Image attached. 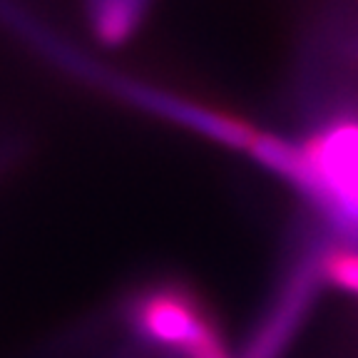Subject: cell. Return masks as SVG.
Here are the masks:
<instances>
[{"mask_svg": "<svg viewBox=\"0 0 358 358\" xmlns=\"http://www.w3.org/2000/svg\"><path fill=\"white\" fill-rule=\"evenodd\" d=\"M3 159H6V155H3V152H0V164H3Z\"/></svg>", "mask_w": 358, "mask_h": 358, "instance_id": "7a4b0ae2", "label": "cell"}, {"mask_svg": "<svg viewBox=\"0 0 358 358\" xmlns=\"http://www.w3.org/2000/svg\"><path fill=\"white\" fill-rule=\"evenodd\" d=\"M326 274L358 294V254H336L326 262Z\"/></svg>", "mask_w": 358, "mask_h": 358, "instance_id": "6da1fadb", "label": "cell"}]
</instances>
